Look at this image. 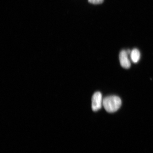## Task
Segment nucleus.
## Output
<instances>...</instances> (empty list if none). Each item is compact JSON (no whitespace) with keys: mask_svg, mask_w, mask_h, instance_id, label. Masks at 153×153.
Listing matches in <instances>:
<instances>
[{"mask_svg":"<svg viewBox=\"0 0 153 153\" xmlns=\"http://www.w3.org/2000/svg\"><path fill=\"white\" fill-rule=\"evenodd\" d=\"M121 104V99L116 96H110L103 100V106L105 110L109 113L116 111L119 109Z\"/></svg>","mask_w":153,"mask_h":153,"instance_id":"nucleus-1","label":"nucleus"},{"mask_svg":"<svg viewBox=\"0 0 153 153\" xmlns=\"http://www.w3.org/2000/svg\"><path fill=\"white\" fill-rule=\"evenodd\" d=\"M92 109L94 111L100 110L103 105V100L101 94L100 92L95 93L92 97Z\"/></svg>","mask_w":153,"mask_h":153,"instance_id":"nucleus-2","label":"nucleus"},{"mask_svg":"<svg viewBox=\"0 0 153 153\" xmlns=\"http://www.w3.org/2000/svg\"><path fill=\"white\" fill-rule=\"evenodd\" d=\"M128 53L127 51L122 50L120 51L119 55L120 64L123 68H129L131 66V62L129 60Z\"/></svg>","mask_w":153,"mask_h":153,"instance_id":"nucleus-3","label":"nucleus"},{"mask_svg":"<svg viewBox=\"0 0 153 153\" xmlns=\"http://www.w3.org/2000/svg\"><path fill=\"white\" fill-rule=\"evenodd\" d=\"M130 56L132 62L136 63L139 62L140 59V53L138 49H134L131 51Z\"/></svg>","mask_w":153,"mask_h":153,"instance_id":"nucleus-4","label":"nucleus"},{"mask_svg":"<svg viewBox=\"0 0 153 153\" xmlns=\"http://www.w3.org/2000/svg\"><path fill=\"white\" fill-rule=\"evenodd\" d=\"M104 0H89V2L93 4H97L102 3Z\"/></svg>","mask_w":153,"mask_h":153,"instance_id":"nucleus-5","label":"nucleus"}]
</instances>
